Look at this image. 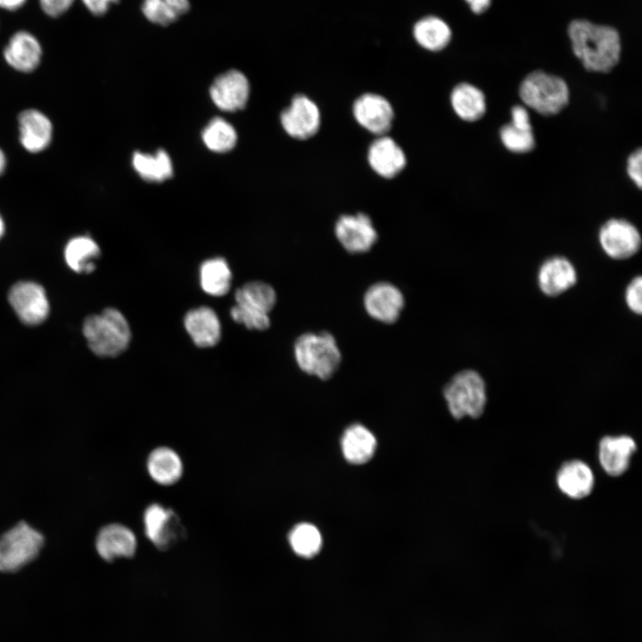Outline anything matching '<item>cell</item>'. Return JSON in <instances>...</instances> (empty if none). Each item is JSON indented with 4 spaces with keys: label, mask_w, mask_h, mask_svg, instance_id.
<instances>
[{
    "label": "cell",
    "mask_w": 642,
    "mask_h": 642,
    "mask_svg": "<svg viewBox=\"0 0 642 642\" xmlns=\"http://www.w3.org/2000/svg\"><path fill=\"white\" fill-rule=\"evenodd\" d=\"M568 36L573 54L588 71L607 73L618 64L621 44L614 28L575 20L568 27Z\"/></svg>",
    "instance_id": "obj_1"
},
{
    "label": "cell",
    "mask_w": 642,
    "mask_h": 642,
    "mask_svg": "<svg viewBox=\"0 0 642 642\" xmlns=\"http://www.w3.org/2000/svg\"><path fill=\"white\" fill-rule=\"evenodd\" d=\"M82 331L89 349L102 358L119 356L127 350L131 340L128 320L113 308L88 316Z\"/></svg>",
    "instance_id": "obj_2"
},
{
    "label": "cell",
    "mask_w": 642,
    "mask_h": 642,
    "mask_svg": "<svg viewBox=\"0 0 642 642\" xmlns=\"http://www.w3.org/2000/svg\"><path fill=\"white\" fill-rule=\"evenodd\" d=\"M518 95L525 107L543 116L558 114L570 101V89L566 81L543 70L529 73L522 80Z\"/></svg>",
    "instance_id": "obj_3"
},
{
    "label": "cell",
    "mask_w": 642,
    "mask_h": 642,
    "mask_svg": "<svg viewBox=\"0 0 642 642\" xmlns=\"http://www.w3.org/2000/svg\"><path fill=\"white\" fill-rule=\"evenodd\" d=\"M298 366L306 374L329 379L338 369L342 354L334 337L327 333H306L293 346Z\"/></svg>",
    "instance_id": "obj_4"
},
{
    "label": "cell",
    "mask_w": 642,
    "mask_h": 642,
    "mask_svg": "<svg viewBox=\"0 0 642 642\" xmlns=\"http://www.w3.org/2000/svg\"><path fill=\"white\" fill-rule=\"evenodd\" d=\"M443 396L455 419L479 418L487 404L486 384L482 375L472 369L456 374L446 384Z\"/></svg>",
    "instance_id": "obj_5"
},
{
    "label": "cell",
    "mask_w": 642,
    "mask_h": 642,
    "mask_svg": "<svg viewBox=\"0 0 642 642\" xmlns=\"http://www.w3.org/2000/svg\"><path fill=\"white\" fill-rule=\"evenodd\" d=\"M44 540L39 531L20 522L0 537V572H14L32 562Z\"/></svg>",
    "instance_id": "obj_6"
},
{
    "label": "cell",
    "mask_w": 642,
    "mask_h": 642,
    "mask_svg": "<svg viewBox=\"0 0 642 642\" xmlns=\"http://www.w3.org/2000/svg\"><path fill=\"white\" fill-rule=\"evenodd\" d=\"M8 301L19 319L28 325L43 323L50 312L44 287L33 281H20L9 290Z\"/></svg>",
    "instance_id": "obj_7"
},
{
    "label": "cell",
    "mask_w": 642,
    "mask_h": 642,
    "mask_svg": "<svg viewBox=\"0 0 642 642\" xmlns=\"http://www.w3.org/2000/svg\"><path fill=\"white\" fill-rule=\"evenodd\" d=\"M599 244L613 259L622 260L634 256L641 247V235L637 226L627 219H607L598 232Z\"/></svg>",
    "instance_id": "obj_8"
},
{
    "label": "cell",
    "mask_w": 642,
    "mask_h": 642,
    "mask_svg": "<svg viewBox=\"0 0 642 642\" xmlns=\"http://www.w3.org/2000/svg\"><path fill=\"white\" fill-rule=\"evenodd\" d=\"M280 122L288 136L298 140L314 136L321 126L317 104L305 95H296L280 115Z\"/></svg>",
    "instance_id": "obj_9"
},
{
    "label": "cell",
    "mask_w": 642,
    "mask_h": 642,
    "mask_svg": "<svg viewBox=\"0 0 642 642\" xmlns=\"http://www.w3.org/2000/svg\"><path fill=\"white\" fill-rule=\"evenodd\" d=\"M144 523L147 538L160 550L170 548L185 538V527L177 514L159 504L147 507Z\"/></svg>",
    "instance_id": "obj_10"
},
{
    "label": "cell",
    "mask_w": 642,
    "mask_h": 642,
    "mask_svg": "<svg viewBox=\"0 0 642 642\" xmlns=\"http://www.w3.org/2000/svg\"><path fill=\"white\" fill-rule=\"evenodd\" d=\"M334 233L350 253L366 252L378 239L372 219L365 213L342 215L335 223Z\"/></svg>",
    "instance_id": "obj_11"
},
{
    "label": "cell",
    "mask_w": 642,
    "mask_h": 642,
    "mask_svg": "<svg viewBox=\"0 0 642 642\" xmlns=\"http://www.w3.org/2000/svg\"><path fill=\"white\" fill-rule=\"evenodd\" d=\"M352 114L355 120L366 130L376 136L385 135L391 128L394 110L383 95L366 93L353 103Z\"/></svg>",
    "instance_id": "obj_12"
},
{
    "label": "cell",
    "mask_w": 642,
    "mask_h": 642,
    "mask_svg": "<svg viewBox=\"0 0 642 642\" xmlns=\"http://www.w3.org/2000/svg\"><path fill=\"white\" fill-rule=\"evenodd\" d=\"M364 307L374 319L391 324L400 316L404 308V296L394 284L379 282L372 284L365 292Z\"/></svg>",
    "instance_id": "obj_13"
},
{
    "label": "cell",
    "mask_w": 642,
    "mask_h": 642,
    "mask_svg": "<svg viewBox=\"0 0 642 642\" xmlns=\"http://www.w3.org/2000/svg\"><path fill=\"white\" fill-rule=\"evenodd\" d=\"M249 95V81L245 75L237 70L220 74L210 87L212 102L225 111L242 110L246 105Z\"/></svg>",
    "instance_id": "obj_14"
},
{
    "label": "cell",
    "mask_w": 642,
    "mask_h": 642,
    "mask_svg": "<svg viewBox=\"0 0 642 642\" xmlns=\"http://www.w3.org/2000/svg\"><path fill=\"white\" fill-rule=\"evenodd\" d=\"M637 450L635 440L629 435H606L598 443V461L605 473L618 477L625 473Z\"/></svg>",
    "instance_id": "obj_15"
},
{
    "label": "cell",
    "mask_w": 642,
    "mask_h": 642,
    "mask_svg": "<svg viewBox=\"0 0 642 642\" xmlns=\"http://www.w3.org/2000/svg\"><path fill=\"white\" fill-rule=\"evenodd\" d=\"M367 161L370 168L383 178H393L407 165V156L397 142L386 136H378L369 145Z\"/></svg>",
    "instance_id": "obj_16"
},
{
    "label": "cell",
    "mask_w": 642,
    "mask_h": 642,
    "mask_svg": "<svg viewBox=\"0 0 642 642\" xmlns=\"http://www.w3.org/2000/svg\"><path fill=\"white\" fill-rule=\"evenodd\" d=\"M19 139L29 152L45 151L53 138V124L50 119L37 109H27L18 116Z\"/></svg>",
    "instance_id": "obj_17"
},
{
    "label": "cell",
    "mask_w": 642,
    "mask_h": 642,
    "mask_svg": "<svg viewBox=\"0 0 642 642\" xmlns=\"http://www.w3.org/2000/svg\"><path fill=\"white\" fill-rule=\"evenodd\" d=\"M43 50L37 38L26 30L15 32L3 51L6 63L13 70L29 73L40 64Z\"/></svg>",
    "instance_id": "obj_18"
},
{
    "label": "cell",
    "mask_w": 642,
    "mask_h": 642,
    "mask_svg": "<svg viewBox=\"0 0 642 642\" xmlns=\"http://www.w3.org/2000/svg\"><path fill=\"white\" fill-rule=\"evenodd\" d=\"M577 282V272L572 263L562 256L545 260L538 272L540 291L549 297H556L568 291Z\"/></svg>",
    "instance_id": "obj_19"
},
{
    "label": "cell",
    "mask_w": 642,
    "mask_h": 642,
    "mask_svg": "<svg viewBox=\"0 0 642 642\" xmlns=\"http://www.w3.org/2000/svg\"><path fill=\"white\" fill-rule=\"evenodd\" d=\"M95 547L103 559L111 562L120 557L133 556L136 549V539L128 527L111 523L100 530Z\"/></svg>",
    "instance_id": "obj_20"
},
{
    "label": "cell",
    "mask_w": 642,
    "mask_h": 642,
    "mask_svg": "<svg viewBox=\"0 0 642 642\" xmlns=\"http://www.w3.org/2000/svg\"><path fill=\"white\" fill-rule=\"evenodd\" d=\"M184 325L194 344L200 348L213 347L220 341L221 324L210 307L202 306L188 311Z\"/></svg>",
    "instance_id": "obj_21"
},
{
    "label": "cell",
    "mask_w": 642,
    "mask_h": 642,
    "mask_svg": "<svg viewBox=\"0 0 642 642\" xmlns=\"http://www.w3.org/2000/svg\"><path fill=\"white\" fill-rule=\"evenodd\" d=\"M558 489L570 498L581 499L593 490L595 476L589 465L579 459L564 463L556 473Z\"/></svg>",
    "instance_id": "obj_22"
},
{
    "label": "cell",
    "mask_w": 642,
    "mask_h": 642,
    "mask_svg": "<svg viewBox=\"0 0 642 642\" xmlns=\"http://www.w3.org/2000/svg\"><path fill=\"white\" fill-rule=\"evenodd\" d=\"M449 101L455 114L466 122L480 120L487 111L485 94L468 82L456 85L451 90Z\"/></svg>",
    "instance_id": "obj_23"
},
{
    "label": "cell",
    "mask_w": 642,
    "mask_h": 642,
    "mask_svg": "<svg viewBox=\"0 0 642 642\" xmlns=\"http://www.w3.org/2000/svg\"><path fill=\"white\" fill-rule=\"evenodd\" d=\"M97 243L88 235H77L64 247V259L70 269L78 274H88L95 269L100 256Z\"/></svg>",
    "instance_id": "obj_24"
},
{
    "label": "cell",
    "mask_w": 642,
    "mask_h": 642,
    "mask_svg": "<svg viewBox=\"0 0 642 642\" xmlns=\"http://www.w3.org/2000/svg\"><path fill=\"white\" fill-rule=\"evenodd\" d=\"M376 440L365 426L353 424L343 433L342 449L344 457L352 464H364L374 455Z\"/></svg>",
    "instance_id": "obj_25"
},
{
    "label": "cell",
    "mask_w": 642,
    "mask_h": 642,
    "mask_svg": "<svg viewBox=\"0 0 642 642\" xmlns=\"http://www.w3.org/2000/svg\"><path fill=\"white\" fill-rule=\"evenodd\" d=\"M147 470L157 483L171 485L180 479L183 465L179 456L173 449L161 447L155 449L149 455Z\"/></svg>",
    "instance_id": "obj_26"
},
{
    "label": "cell",
    "mask_w": 642,
    "mask_h": 642,
    "mask_svg": "<svg viewBox=\"0 0 642 642\" xmlns=\"http://www.w3.org/2000/svg\"><path fill=\"white\" fill-rule=\"evenodd\" d=\"M235 304L252 312L268 315L273 309L276 294L273 287L264 282H249L238 288Z\"/></svg>",
    "instance_id": "obj_27"
},
{
    "label": "cell",
    "mask_w": 642,
    "mask_h": 642,
    "mask_svg": "<svg viewBox=\"0 0 642 642\" xmlns=\"http://www.w3.org/2000/svg\"><path fill=\"white\" fill-rule=\"evenodd\" d=\"M413 35L423 48L437 52L444 49L451 39L449 26L440 18L426 16L414 26Z\"/></svg>",
    "instance_id": "obj_28"
},
{
    "label": "cell",
    "mask_w": 642,
    "mask_h": 642,
    "mask_svg": "<svg viewBox=\"0 0 642 642\" xmlns=\"http://www.w3.org/2000/svg\"><path fill=\"white\" fill-rule=\"evenodd\" d=\"M232 273L223 258L205 260L200 268V282L202 290L212 296L220 297L231 287Z\"/></svg>",
    "instance_id": "obj_29"
},
{
    "label": "cell",
    "mask_w": 642,
    "mask_h": 642,
    "mask_svg": "<svg viewBox=\"0 0 642 642\" xmlns=\"http://www.w3.org/2000/svg\"><path fill=\"white\" fill-rule=\"evenodd\" d=\"M132 165L142 178L151 182L164 181L173 173L171 160L164 150H159L154 154L136 152Z\"/></svg>",
    "instance_id": "obj_30"
},
{
    "label": "cell",
    "mask_w": 642,
    "mask_h": 642,
    "mask_svg": "<svg viewBox=\"0 0 642 642\" xmlns=\"http://www.w3.org/2000/svg\"><path fill=\"white\" fill-rule=\"evenodd\" d=\"M142 12L152 23L168 26L190 9L189 0H143Z\"/></svg>",
    "instance_id": "obj_31"
},
{
    "label": "cell",
    "mask_w": 642,
    "mask_h": 642,
    "mask_svg": "<svg viewBox=\"0 0 642 642\" xmlns=\"http://www.w3.org/2000/svg\"><path fill=\"white\" fill-rule=\"evenodd\" d=\"M204 144L212 152L230 151L236 144L237 135L235 128L222 118L212 119L202 133Z\"/></svg>",
    "instance_id": "obj_32"
},
{
    "label": "cell",
    "mask_w": 642,
    "mask_h": 642,
    "mask_svg": "<svg viewBox=\"0 0 642 642\" xmlns=\"http://www.w3.org/2000/svg\"><path fill=\"white\" fill-rule=\"evenodd\" d=\"M289 542L292 550L300 556L312 557L322 546L319 531L312 524L300 523L289 534Z\"/></svg>",
    "instance_id": "obj_33"
},
{
    "label": "cell",
    "mask_w": 642,
    "mask_h": 642,
    "mask_svg": "<svg viewBox=\"0 0 642 642\" xmlns=\"http://www.w3.org/2000/svg\"><path fill=\"white\" fill-rule=\"evenodd\" d=\"M499 139L506 150L518 154L530 152L536 145L532 129L520 128L510 123L499 128Z\"/></svg>",
    "instance_id": "obj_34"
},
{
    "label": "cell",
    "mask_w": 642,
    "mask_h": 642,
    "mask_svg": "<svg viewBox=\"0 0 642 642\" xmlns=\"http://www.w3.org/2000/svg\"><path fill=\"white\" fill-rule=\"evenodd\" d=\"M230 315L235 322L242 324L251 330L262 331L270 325L268 315L255 313L236 304L230 309Z\"/></svg>",
    "instance_id": "obj_35"
},
{
    "label": "cell",
    "mask_w": 642,
    "mask_h": 642,
    "mask_svg": "<svg viewBox=\"0 0 642 642\" xmlns=\"http://www.w3.org/2000/svg\"><path fill=\"white\" fill-rule=\"evenodd\" d=\"M642 278L640 276L634 277L628 284L625 291V301L628 308L635 314L642 312Z\"/></svg>",
    "instance_id": "obj_36"
},
{
    "label": "cell",
    "mask_w": 642,
    "mask_h": 642,
    "mask_svg": "<svg viewBox=\"0 0 642 642\" xmlns=\"http://www.w3.org/2000/svg\"><path fill=\"white\" fill-rule=\"evenodd\" d=\"M626 172L629 178L638 188L642 186V150L638 148L627 158Z\"/></svg>",
    "instance_id": "obj_37"
},
{
    "label": "cell",
    "mask_w": 642,
    "mask_h": 642,
    "mask_svg": "<svg viewBox=\"0 0 642 642\" xmlns=\"http://www.w3.org/2000/svg\"><path fill=\"white\" fill-rule=\"evenodd\" d=\"M75 0H39L43 12L50 17H59L66 12Z\"/></svg>",
    "instance_id": "obj_38"
},
{
    "label": "cell",
    "mask_w": 642,
    "mask_h": 642,
    "mask_svg": "<svg viewBox=\"0 0 642 642\" xmlns=\"http://www.w3.org/2000/svg\"><path fill=\"white\" fill-rule=\"evenodd\" d=\"M510 124L523 129H532L528 108L523 104H516L510 111Z\"/></svg>",
    "instance_id": "obj_39"
},
{
    "label": "cell",
    "mask_w": 642,
    "mask_h": 642,
    "mask_svg": "<svg viewBox=\"0 0 642 642\" xmlns=\"http://www.w3.org/2000/svg\"><path fill=\"white\" fill-rule=\"evenodd\" d=\"M88 11L96 16L105 14L111 4L118 3L119 0H81Z\"/></svg>",
    "instance_id": "obj_40"
},
{
    "label": "cell",
    "mask_w": 642,
    "mask_h": 642,
    "mask_svg": "<svg viewBox=\"0 0 642 642\" xmlns=\"http://www.w3.org/2000/svg\"><path fill=\"white\" fill-rule=\"evenodd\" d=\"M470 9L477 14L484 12L491 4V0H465Z\"/></svg>",
    "instance_id": "obj_41"
},
{
    "label": "cell",
    "mask_w": 642,
    "mask_h": 642,
    "mask_svg": "<svg viewBox=\"0 0 642 642\" xmlns=\"http://www.w3.org/2000/svg\"><path fill=\"white\" fill-rule=\"evenodd\" d=\"M26 2L27 0H0V8L15 11L23 6Z\"/></svg>",
    "instance_id": "obj_42"
},
{
    "label": "cell",
    "mask_w": 642,
    "mask_h": 642,
    "mask_svg": "<svg viewBox=\"0 0 642 642\" xmlns=\"http://www.w3.org/2000/svg\"><path fill=\"white\" fill-rule=\"evenodd\" d=\"M7 166V159L4 152L0 148V177L5 171Z\"/></svg>",
    "instance_id": "obj_43"
},
{
    "label": "cell",
    "mask_w": 642,
    "mask_h": 642,
    "mask_svg": "<svg viewBox=\"0 0 642 642\" xmlns=\"http://www.w3.org/2000/svg\"><path fill=\"white\" fill-rule=\"evenodd\" d=\"M4 232H5L4 220L3 217H2V215L0 214V239H1V238L3 237V235H4Z\"/></svg>",
    "instance_id": "obj_44"
}]
</instances>
